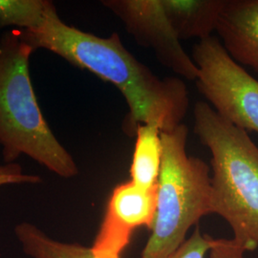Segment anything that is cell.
I'll return each instance as SVG.
<instances>
[{"label": "cell", "instance_id": "obj_1", "mask_svg": "<svg viewBox=\"0 0 258 258\" xmlns=\"http://www.w3.org/2000/svg\"><path fill=\"white\" fill-rule=\"evenodd\" d=\"M20 37L34 51L47 49L113 83L128 105L123 121L128 135L135 136L140 124L171 131L182 123L189 104L184 82L173 77H157L122 45L117 33L102 38L68 26L58 18L53 4L43 22L35 29L20 31Z\"/></svg>", "mask_w": 258, "mask_h": 258}, {"label": "cell", "instance_id": "obj_2", "mask_svg": "<svg viewBox=\"0 0 258 258\" xmlns=\"http://www.w3.org/2000/svg\"><path fill=\"white\" fill-rule=\"evenodd\" d=\"M194 131L212 153V208L231 227L232 239L258 249V147L247 131L207 102L194 106Z\"/></svg>", "mask_w": 258, "mask_h": 258}, {"label": "cell", "instance_id": "obj_3", "mask_svg": "<svg viewBox=\"0 0 258 258\" xmlns=\"http://www.w3.org/2000/svg\"><path fill=\"white\" fill-rule=\"evenodd\" d=\"M34 49L11 31L0 39V145L12 164L25 154L60 177L79 173L72 156L49 127L33 89L29 58Z\"/></svg>", "mask_w": 258, "mask_h": 258}, {"label": "cell", "instance_id": "obj_4", "mask_svg": "<svg viewBox=\"0 0 258 258\" xmlns=\"http://www.w3.org/2000/svg\"><path fill=\"white\" fill-rule=\"evenodd\" d=\"M187 126L161 131L163 157L151 234L141 258H167L185 241L187 231L213 213L212 176L203 160L186 153Z\"/></svg>", "mask_w": 258, "mask_h": 258}, {"label": "cell", "instance_id": "obj_5", "mask_svg": "<svg viewBox=\"0 0 258 258\" xmlns=\"http://www.w3.org/2000/svg\"><path fill=\"white\" fill-rule=\"evenodd\" d=\"M192 59L198 67L196 85L223 119L258 134V81L239 64L217 37L195 44Z\"/></svg>", "mask_w": 258, "mask_h": 258}, {"label": "cell", "instance_id": "obj_6", "mask_svg": "<svg viewBox=\"0 0 258 258\" xmlns=\"http://www.w3.org/2000/svg\"><path fill=\"white\" fill-rule=\"evenodd\" d=\"M102 4L123 22L139 44L154 52L162 64L188 81L197 80L198 67L181 45L162 0H106Z\"/></svg>", "mask_w": 258, "mask_h": 258}, {"label": "cell", "instance_id": "obj_7", "mask_svg": "<svg viewBox=\"0 0 258 258\" xmlns=\"http://www.w3.org/2000/svg\"><path fill=\"white\" fill-rule=\"evenodd\" d=\"M158 186L145 188L128 181L111 194L106 211L91 247L93 258H120L133 232L151 230L156 213Z\"/></svg>", "mask_w": 258, "mask_h": 258}, {"label": "cell", "instance_id": "obj_8", "mask_svg": "<svg viewBox=\"0 0 258 258\" xmlns=\"http://www.w3.org/2000/svg\"><path fill=\"white\" fill-rule=\"evenodd\" d=\"M215 31L237 63L258 73V0H225Z\"/></svg>", "mask_w": 258, "mask_h": 258}, {"label": "cell", "instance_id": "obj_9", "mask_svg": "<svg viewBox=\"0 0 258 258\" xmlns=\"http://www.w3.org/2000/svg\"><path fill=\"white\" fill-rule=\"evenodd\" d=\"M179 39L212 37L225 0H162Z\"/></svg>", "mask_w": 258, "mask_h": 258}, {"label": "cell", "instance_id": "obj_10", "mask_svg": "<svg viewBox=\"0 0 258 258\" xmlns=\"http://www.w3.org/2000/svg\"><path fill=\"white\" fill-rule=\"evenodd\" d=\"M135 136L130 181L139 186L150 188L158 183L162 164L161 129L153 124H140Z\"/></svg>", "mask_w": 258, "mask_h": 258}, {"label": "cell", "instance_id": "obj_11", "mask_svg": "<svg viewBox=\"0 0 258 258\" xmlns=\"http://www.w3.org/2000/svg\"><path fill=\"white\" fill-rule=\"evenodd\" d=\"M15 233L23 251L32 258H93L91 248L77 243H64L49 237L30 223H21Z\"/></svg>", "mask_w": 258, "mask_h": 258}, {"label": "cell", "instance_id": "obj_12", "mask_svg": "<svg viewBox=\"0 0 258 258\" xmlns=\"http://www.w3.org/2000/svg\"><path fill=\"white\" fill-rule=\"evenodd\" d=\"M52 5L51 1L46 0H0V28H37L43 22Z\"/></svg>", "mask_w": 258, "mask_h": 258}, {"label": "cell", "instance_id": "obj_13", "mask_svg": "<svg viewBox=\"0 0 258 258\" xmlns=\"http://www.w3.org/2000/svg\"><path fill=\"white\" fill-rule=\"evenodd\" d=\"M211 239L212 236L202 234L197 228L194 234L167 258H205L211 248Z\"/></svg>", "mask_w": 258, "mask_h": 258}, {"label": "cell", "instance_id": "obj_14", "mask_svg": "<svg viewBox=\"0 0 258 258\" xmlns=\"http://www.w3.org/2000/svg\"><path fill=\"white\" fill-rule=\"evenodd\" d=\"M210 258H244L245 249L234 239L213 238L211 239Z\"/></svg>", "mask_w": 258, "mask_h": 258}, {"label": "cell", "instance_id": "obj_15", "mask_svg": "<svg viewBox=\"0 0 258 258\" xmlns=\"http://www.w3.org/2000/svg\"><path fill=\"white\" fill-rule=\"evenodd\" d=\"M40 182L38 176L29 175L23 172L19 164H7L0 166V186L5 184H37Z\"/></svg>", "mask_w": 258, "mask_h": 258}]
</instances>
